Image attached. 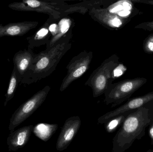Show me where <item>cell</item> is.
Listing matches in <instances>:
<instances>
[{"instance_id": "obj_1", "label": "cell", "mask_w": 153, "mask_h": 152, "mask_svg": "<svg viewBox=\"0 0 153 152\" xmlns=\"http://www.w3.org/2000/svg\"><path fill=\"white\" fill-rule=\"evenodd\" d=\"M70 38L57 43L50 49L35 54L27 72L20 83L30 84L49 76L55 70L61 59L71 49Z\"/></svg>"}, {"instance_id": "obj_2", "label": "cell", "mask_w": 153, "mask_h": 152, "mask_svg": "<svg viewBox=\"0 0 153 152\" xmlns=\"http://www.w3.org/2000/svg\"><path fill=\"white\" fill-rule=\"evenodd\" d=\"M150 121L148 109L142 106L127 116L113 138L112 152H123L128 149L134 141L143 135Z\"/></svg>"}, {"instance_id": "obj_3", "label": "cell", "mask_w": 153, "mask_h": 152, "mask_svg": "<svg viewBox=\"0 0 153 152\" xmlns=\"http://www.w3.org/2000/svg\"><path fill=\"white\" fill-rule=\"evenodd\" d=\"M119 64L117 57L116 55H112L93 71L85 85L91 88L94 98L104 94L112 84L115 79L114 70Z\"/></svg>"}, {"instance_id": "obj_4", "label": "cell", "mask_w": 153, "mask_h": 152, "mask_svg": "<svg viewBox=\"0 0 153 152\" xmlns=\"http://www.w3.org/2000/svg\"><path fill=\"white\" fill-rule=\"evenodd\" d=\"M147 81L143 78L126 79L111 84L104 93V101L114 107L122 103Z\"/></svg>"}, {"instance_id": "obj_5", "label": "cell", "mask_w": 153, "mask_h": 152, "mask_svg": "<svg viewBox=\"0 0 153 152\" xmlns=\"http://www.w3.org/2000/svg\"><path fill=\"white\" fill-rule=\"evenodd\" d=\"M50 90V87L46 86L21 105L10 119L9 130H14L37 110L45 101Z\"/></svg>"}, {"instance_id": "obj_6", "label": "cell", "mask_w": 153, "mask_h": 152, "mask_svg": "<svg viewBox=\"0 0 153 152\" xmlns=\"http://www.w3.org/2000/svg\"><path fill=\"white\" fill-rule=\"evenodd\" d=\"M60 4L48 2L42 0H22L14 2L8 5L10 9L19 11H34L45 13L50 16L51 19H58L65 13L62 7Z\"/></svg>"}, {"instance_id": "obj_7", "label": "cell", "mask_w": 153, "mask_h": 152, "mask_svg": "<svg viewBox=\"0 0 153 152\" xmlns=\"http://www.w3.org/2000/svg\"><path fill=\"white\" fill-rule=\"evenodd\" d=\"M92 58V52L84 51L72 58L66 67L67 75L61 84V92L67 89L74 81L80 78L88 70Z\"/></svg>"}, {"instance_id": "obj_8", "label": "cell", "mask_w": 153, "mask_h": 152, "mask_svg": "<svg viewBox=\"0 0 153 152\" xmlns=\"http://www.w3.org/2000/svg\"><path fill=\"white\" fill-rule=\"evenodd\" d=\"M81 123L78 116H73L66 120L56 142L57 151H62L68 148L80 129Z\"/></svg>"}, {"instance_id": "obj_9", "label": "cell", "mask_w": 153, "mask_h": 152, "mask_svg": "<svg viewBox=\"0 0 153 152\" xmlns=\"http://www.w3.org/2000/svg\"><path fill=\"white\" fill-rule=\"evenodd\" d=\"M153 100V92L147 94L145 95L131 99L124 105L120 106L117 109L105 113L101 116L98 119L99 124H104L112 118L127 112L131 110L138 109L144 104Z\"/></svg>"}, {"instance_id": "obj_10", "label": "cell", "mask_w": 153, "mask_h": 152, "mask_svg": "<svg viewBox=\"0 0 153 152\" xmlns=\"http://www.w3.org/2000/svg\"><path fill=\"white\" fill-rule=\"evenodd\" d=\"M89 12L95 21L111 28H120L126 22L125 18L109 12L106 8L93 7L91 8Z\"/></svg>"}, {"instance_id": "obj_11", "label": "cell", "mask_w": 153, "mask_h": 152, "mask_svg": "<svg viewBox=\"0 0 153 152\" xmlns=\"http://www.w3.org/2000/svg\"><path fill=\"white\" fill-rule=\"evenodd\" d=\"M34 126H26L15 131H11L7 139L9 151H16L24 147L28 142Z\"/></svg>"}, {"instance_id": "obj_12", "label": "cell", "mask_w": 153, "mask_h": 152, "mask_svg": "<svg viewBox=\"0 0 153 152\" xmlns=\"http://www.w3.org/2000/svg\"><path fill=\"white\" fill-rule=\"evenodd\" d=\"M37 21L13 22L7 25L0 24V37L4 36H21L38 25Z\"/></svg>"}, {"instance_id": "obj_13", "label": "cell", "mask_w": 153, "mask_h": 152, "mask_svg": "<svg viewBox=\"0 0 153 152\" xmlns=\"http://www.w3.org/2000/svg\"><path fill=\"white\" fill-rule=\"evenodd\" d=\"M35 55L32 49L29 48L23 51L20 50L14 54L13 64L18 72L19 82H21L27 72Z\"/></svg>"}, {"instance_id": "obj_14", "label": "cell", "mask_w": 153, "mask_h": 152, "mask_svg": "<svg viewBox=\"0 0 153 152\" xmlns=\"http://www.w3.org/2000/svg\"><path fill=\"white\" fill-rule=\"evenodd\" d=\"M50 33L51 34L49 30V22L47 21L34 35L27 37L28 43V48L32 50L35 47H39L45 44H47L49 41Z\"/></svg>"}, {"instance_id": "obj_15", "label": "cell", "mask_w": 153, "mask_h": 152, "mask_svg": "<svg viewBox=\"0 0 153 152\" xmlns=\"http://www.w3.org/2000/svg\"><path fill=\"white\" fill-rule=\"evenodd\" d=\"M72 24L73 22L70 18H64L61 19L57 25L56 31L47 44V50L50 49L59 43V40L62 37L67 36L66 34L70 33V29H71Z\"/></svg>"}, {"instance_id": "obj_16", "label": "cell", "mask_w": 153, "mask_h": 152, "mask_svg": "<svg viewBox=\"0 0 153 152\" xmlns=\"http://www.w3.org/2000/svg\"><path fill=\"white\" fill-rule=\"evenodd\" d=\"M58 128L56 124H47L41 123L35 129V134L41 140L47 142L56 132Z\"/></svg>"}, {"instance_id": "obj_17", "label": "cell", "mask_w": 153, "mask_h": 152, "mask_svg": "<svg viewBox=\"0 0 153 152\" xmlns=\"http://www.w3.org/2000/svg\"><path fill=\"white\" fill-rule=\"evenodd\" d=\"M19 82L18 72L16 70V68L14 67L13 70L11 75L10 78V82H9V86H8V89H7V93L4 95L6 97L4 103V106H6L8 102L10 100H11L14 96Z\"/></svg>"}, {"instance_id": "obj_18", "label": "cell", "mask_w": 153, "mask_h": 152, "mask_svg": "<svg viewBox=\"0 0 153 152\" xmlns=\"http://www.w3.org/2000/svg\"><path fill=\"white\" fill-rule=\"evenodd\" d=\"M128 6V1L122 0L111 4L106 9L109 12L125 19L129 11L127 8H125Z\"/></svg>"}, {"instance_id": "obj_19", "label": "cell", "mask_w": 153, "mask_h": 152, "mask_svg": "<svg viewBox=\"0 0 153 152\" xmlns=\"http://www.w3.org/2000/svg\"><path fill=\"white\" fill-rule=\"evenodd\" d=\"M127 112L118 115L111 119L109 120L104 124L106 131L108 133L115 132L118 127L122 125L124 120L126 118Z\"/></svg>"}, {"instance_id": "obj_20", "label": "cell", "mask_w": 153, "mask_h": 152, "mask_svg": "<svg viewBox=\"0 0 153 152\" xmlns=\"http://www.w3.org/2000/svg\"><path fill=\"white\" fill-rule=\"evenodd\" d=\"M144 49L146 52L153 53V35L149 36L145 42Z\"/></svg>"}, {"instance_id": "obj_21", "label": "cell", "mask_w": 153, "mask_h": 152, "mask_svg": "<svg viewBox=\"0 0 153 152\" xmlns=\"http://www.w3.org/2000/svg\"><path fill=\"white\" fill-rule=\"evenodd\" d=\"M127 68L124 65L122 64H119L115 68L114 71V78L119 77L122 76L126 70Z\"/></svg>"}, {"instance_id": "obj_22", "label": "cell", "mask_w": 153, "mask_h": 152, "mask_svg": "<svg viewBox=\"0 0 153 152\" xmlns=\"http://www.w3.org/2000/svg\"><path fill=\"white\" fill-rule=\"evenodd\" d=\"M138 26L140 28L148 30H153V21L151 22H146L138 25Z\"/></svg>"}, {"instance_id": "obj_23", "label": "cell", "mask_w": 153, "mask_h": 152, "mask_svg": "<svg viewBox=\"0 0 153 152\" xmlns=\"http://www.w3.org/2000/svg\"><path fill=\"white\" fill-rule=\"evenodd\" d=\"M42 1H45L48 2L53 3H56L60 5H63L64 4L65 1H79V0H42Z\"/></svg>"}, {"instance_id": "obj_24", "label": "cell", "mask_w": 153, "mask_h": 152, "mask_svg": "<svg viewBox=\"0 0 153 152\" xmlns=\"http://www.w3.org/2000/svg\"><path fill=\"white\" fill-rule=\"evenodd\" d=\"M136 2H141L153 5V0H131Z\"/></svg>"}, {"instance_id": "obj_25", "label": "cell", "mask_w": 153, "mask_h": 152, "mask_svg": "<svg viewBox=\"0 0 153 152\" xmlns=\"http://www.w3.org/2000/svg\"><path fill=\"white\" fill-rule=\"evenodd\" d=\"M149 134L151 138L153 140V124L149 129Z\"/></svg>"}]
</instances>
